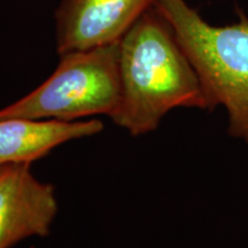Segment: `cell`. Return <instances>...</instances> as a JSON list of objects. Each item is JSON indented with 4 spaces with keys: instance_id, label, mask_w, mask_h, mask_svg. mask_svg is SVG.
Masks as SVG:
<instances>
[{
    "instance_id": "1",
    "label": "cell",
    "mask_w": 248,
    "mask_h": 248,
    "mask_svg": "<svg viewBox=\"0 0 248 248\" xmlns=\"http://www.w3.org/2000/svg\"><path fill=\"white\" fill-rule=\"evenodd\" d=\"M121 99L111 121L130 135L154 131L170 110H210L197 71L155 5L120 40Z\"/></svg>"
},
{
    "instance_id": "2",
    "label": "cell",
    "mask_w": 248,
    "mask_h": 248,
    "mask_svg": "<svg viewBox=\"0 0 248 248\" xmlns=\"http://www.w3.org/2000/svg\"><path fill=\"white\" fill-rule=\"evenodd\" d=\"M197 71L210 110L222 106L229 136L248 145V14L213 26L186 0H157Z\"/></svg>"
},
{
    "instance_id": "3",
    "label": "cell",
    "mask_w": 248,
    "mask_h": 248,
    "mask_svg": "<svg viewBox=\"0 0 248 248\" xmlns=\"http://www.w3.org/2000/svg\"><path fill=\"white\" fill-rule=\"evenodd\" d=\"M120 42L60 55L57 69L38 88L0 109V119L77 121L111 116L120 105Z\"/></svg>"
},
{
    "instance_id": "4",
    "label": "cell",
    "mask_w": 248,
    "mask_h": 248,
    "mask_svg": "<svg viewBox=\"0 0 248 248\" xmlns=\"http://www.w3.org/2000/svg\"><path fill=\"white\" fill-rule=\"evenodd\" d=\"M157 0H62L55 13L59 54L120 42Z\"/></svg>"
},
{
    "instance_id": "5",
    "label": "cell",
    "mask_w": 248,
    "mask_h": 248,
    "mask_svg": "<svg viewBox=\"0 0 248 248\" xmlns=\"http://www.w3.org/2000/svg\"><path fill=\"white\" fill-rule=\"evenodd\" d=\"M57 213L54 187L39 182L29 163L0 167V248L48 234Z\"/></svg>"
},
{
    "instance_id": "6",
    "label": "cell",
    "mask_w": 248,
    "mask_h": 248,
    "mask_svg": "<svg viewBox=\"0 0 248 248\" xmlns=\"http://www.w3.org/2000/svg\"><path fill=\"white\" fill-rule=\"evenodd\" d=\"M104 129L98 120L59 121L11 117L0 119V167L31 163L64 142L97 135Z\"/></svg>"
}]
</instances>
